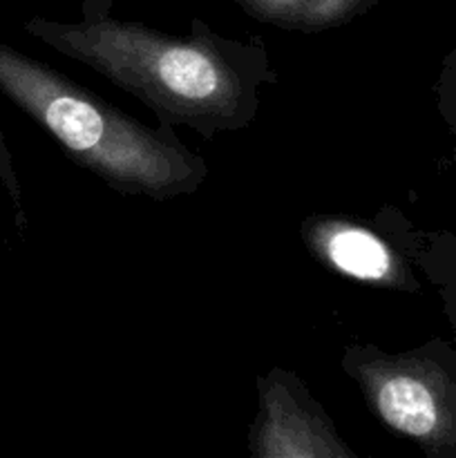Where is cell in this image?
<instances>
[{"label":"cell","mask_w":456,"mask_h":458,"mask_svg":"<svg viewBox=\"0 0 456 458\" xmlns=\"http://www.w3.org/2000/svg\"><path fill=\"white\" fill-rule=\"evenodd\" d=\"M0 183H3L4 192H7L9 201H12V206H13V215H16L18 231H22V228L27 226L25 208H22V188H21V182H18L12 150H9L7 141H4L3 128H0Z\"/></svg>","instance_id":"ba28073f"},{"label":"cell","mask_w":456,"mask_h":458,"mask_svg":"<svg viewBox=\"0 0 456 458\" xmlns=\"http://www.w3.org/2000/svg\"><path fill=\"white\" fill-rule=\"evenodd\" d=\"M300 235L317 262L376 289L418 295L441 268L438 233L420 231L396 208H383L374 222L311 215Z\"/></svg>","instance_id":"277c9868"},{"label":"cell","mask_w":456,"mask_h":458,"mask_svg":"<svg viewBox=\"0 0 456 458\" xmlns=\"http://www.w3.org/2000/svg\"><path fill=\"white\" fill-rule=\"evenodd\" d=\"M342 369L387 429L429 458H456V347L434 338L410 352L349 344Z\"/></svg>","instance_id":"3957f363"},{"label":"cell","mask_w":456,"mask_h":458,"mask_svg":"<svg viewBox=\"0 0 456 458\" xmlns=\"http://www.w3.org/2000/svg\"><path fill=\"white\" fill-rule=\"evenodd\" d=\"M0 94L38 123L72 161L121 195H192L208 165L173 125L141 123L70 76L0 40Z\"/></svg>","instance_id":"7a4b0ae2"},{"label":"cell","mask_w":456,"mask_h":458,"mask_svg":"<svg viewBox=\"0 0 456 458\" xmlns=\"http://www.w3.org/2000/svg\"><path fill=\"white\" fill-rule=\"evenodd\" d=\"M436 107L441 112L443 121L450 128L454 139V157H456V45L443 58L441 74L436 81Z\"/></svg>","instance_id":"52a82bcc"},{"label":"cell","mask_w":456,"mask_h":458,"mask_svg":"<svg viewBox=\"0 0 456 458\" xmlns=\"http://www.w3.org/2000/svg\"><path fill=\"white\" fill-rule=\"evenodd\" d=\"M83 12L72 22L31 18L25 31L132 94L159 121L204 139L249 128L262 89L277 81L259 38H226L201 21L183 36L168 34L112 18L107 0H85Z\"/></svg>","instance_id":"6da1fadb"},{"label":"cell","mask_w":456,"mask_h":458,"mask_svg":"<svg viewBox=\"0 0 456 458\" xmlns=\"http://www.w3.org/2000/svg\"><path fill=\"white\" fill-rule=\"evenodd\" d=\"M246 16L289 31H326L365 16L380 0H235Z\"/></svg>","instance_id":"8992f818"},{"label":"cell","mask_w":456,"mask_h":458,"mask_svg":"<svg viewBox=\"0 0 456 458\" xmlns=\"http://www.w3.org/2000/svg\"><path fill=\"white\" fill-rule=\"evenodd\" d=\"M255 458H358L298 374L275 367L258 376V414L249 429Z\"/></svg>","instance_id":"5b68a950"}]
</instances>
